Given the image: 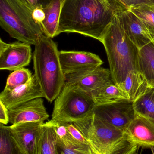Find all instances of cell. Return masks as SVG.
Returning <instances> with one entry per match:
<instances>
[{"label": "cell", "mask_w": 154, "mask_h": 154, "mask_svg": "<svg viewBox=\"0 0 154 154\" xmlns=\"http://www.w3.org/2000/svg\"><path fill=\"white\" fill-rule=\"evenodd\" d=\"M115 14L106 0H66L57 36L63 32L77 33L101 42Z\"/></svg>", "instance_id": "6da1fadb"}, {"label": "cell", "mask_w": 154, "mask_h": 154, "mask_svg": "<svg viewBox=\"0 0 154 154\" xmlns=\"http://www.w3.org/2000/svg\"><path fill=\"white\" fill-rule=\"evenodd\" d=\"M101 42L107 55L112 80L121 88L129 72L139 71V49L127 36L116 14Z\"/></svg>", "instance_id": "7a4b0ae2"}, {"label": "cell", "mask_w": 154, "mask_h": 154, "mask_svg": "<svg viewBox=\"0 0 154 154\" xmlns=\"http://www.w3.org/2000/svg\"><path fill=\"white\" fill-rule=\"evenodd\" d=\"M33 58L34 76L44 98L51 103L58 96L65 83L57 44L51 38L43 34L35 45Z\"/></svg>", "instance_id": "3957f363"}, {"label": "cell", "mask_w": 154, "mask_h": 154, "mask_svg": "<svg viewBox=\"0 0 154 154\" xmlns=\"http://www.w3.org/2000/svg\"><path fill=\"white\" fill-rule=\"evenodd\" d=\"M73 124L97 154H132L139 148L126 132L101 120L94 114Z\"/></svg>", "instance_id": "277c9868"}, {"label": "cell", "mask_w": 154, "mask_h": 154, "mask_svg": "<svg viewBox=\"0 0 154 154\" xmlns=\"http://www.w3.org/2000/svg\"><path fill=\"white\" fill-rule=\"evenodd\" d=\"M32 7L23 0H0V25L12 38L35 46L44 33L33 18Z\"/></svg>", "instance_id": "5b68a950"}, {"label": "cell", "mask_w": 154, "mask_h": 154, "mask_svg": "<svg viewBox=\"0 0 154 154\" xmlns=\"http://www.w3.org/2000/svg\"><path fill=\"white\" fill-rule=\"evenodd\" d=\"M96 105L91 93L65 83L54 101L51 120L58 123H75L93 116Z\"/></svg>", "instance_id": "8992f818"}, {"label": "cell", "mask_w": 154, "mask_h": 154, "mask_svg": "<svg viewBox=\"0 0 154 154\" xmlns=\"http://www.w3.org/2000/svg\"><path fill=\"white\" fill-rule=\"evenodd\" d=\"M43 122L20 123L7 126L10 137L21 154H40Z\"/></svg>", "instance_id": "52a82bcc"}, {"label": "cell", "mask_w": 154, "mask_h": 154, "mask_svg": "<svg viewBox=\"0 0 154 154\" xmlns=\"http://www.w3.org/2000/svg\"><path fill=\"white\" fill-rule=\"evenodd\" d=\"M93 113L101 120L125 132L137 115L134 102L129 100L96 105Z\"/></svg>", "instance_id": "ba28073f"}, {"label": "cell", "mask_w": 154, "mask_h": 154, "mask_svg": "<svg viewBox=\"0 0 154 154\" xmlns=\"http://www.w3.org/2000/svg\"><path fill=\"white\" fill-rule=\"evenodd\" d=\"M32 57L31 45L20 41L6 43L0 39V69L14 71L27 66Z\"/></svg>", "instance_id": "9c48e42d"}, {"label": "cell", "mask_w": 154, "mask_h": 154, "mask_svg": "<svg viewBox=\"0 0 154 154\" xmlns=\"http://www.w3.org/2000/svg\"><path fill=\"white\" fill-rule=\"evenodd\" d=\"M59 57L65 75L93 70L103 64L98 56L86 51H60Z\"/></svg>", "instance_id": "30bf717a"}, {"label": "cell", "mask_w": 154, "mask_h": 154, "mask_svg": "<svg viewBox=\"0 0 154 154\" xmlns=\"http://www.w3.org/2000/svg\"><path fill=\"white\" fill-rule=\"evenodd\" d=\"M65 77V83L74 85L90 93L102 86L114 82L110 69L101 67L90 71L66 75Z\"/></svg>", "instance_id": "8fae6325"}, {"label": "cell", "mask_w": 154, "mask_h": 154, "mask_svg": "<svg viewBox=\"0 0 154 154\" xmlns=\"http://www.w3.org/2000/svg\"><path fill=\"white\" fill-rule=\"evenodd\" d=\"M42 97L37 98L8 110L9 122L13 125L26 122H42L48 119Z\"/></svg>", "instance_id": "7c38bea8"}, {"label": "cell", "mask_w": 154, "mask_h": 154, "mask_svg": "<svg viewBox=\"0 0 154 154\" xmlns=\"http://www.w3.org/2000/svg\"><path fill=\"white\" fill-rule=\"evenodd\" d=\"M39 97H44V95L34 75L26 84L13 90H4L0 94V100L8 110Z\"/></svg>", "instance_id": "4fadbf2b"}, {"label": "cell", "mask_w": 154, "mask_h": 154, "mask_svg": "<svg viewBox=\"0 0 154 154\" xmlns=\"http://www.w3.org/2000/svg\"><path fill=\"white\" fill-rule=\"evenodd\" d=\"M116 14L125 33L139 49L153 42L145 25L132 11L128 10Z\"/></svg>", "instance_id": "5bb4252c"}, {"label": "cell", "mask_w": 154, "mask_h": 154, "mask_svg": "<svg viewBox=\"0 0 154 154\" xmlns=\"http://www.w3.org/2000/svg\"><path fill=\"white\" fill-rule=\"evenodd\" d=\"M126 132L139 148H154V124L147 119L137 114Z\"/></svg>", "instance_id": "9a60e30c"}, {"label": "cell", "mask_w": 154, "mask_h": 154, "mask_svg": "<svg viewBox=\"0 0 154 154\" xmlns=\"http://www.w3.org/2000/svg\"><path fill=\"white\" fill-rule=\"evenodd\" d=\"M66 0H52L43 7L45 18L41 24L43 33L49 38L57 36L60 16Z\"/></svg>", "instance_id": "2e32d148"}, {"label": "cell", "mask_w": 154, "mask_h": 154, "mask_svg": "<svg viewBox=\"0 0 154 154\" xmlns=\"http://www.w3.org/2000/svg\"><path fill=\"white\" fill-rule=\"evenodd\" d=\"M151 88L152 87L140 71L133 70L127 74L121 89L127 94L129 100L134 102Z\"/></svg>", "instance_id": "e0dca14e"}, {"label": "cell", "mask_w": 154, "mask_h": 154, "mask_svg": "<svg viewBox=\"0 0 154 154\" xmlns=\"http://www.w3.org/2000/svg\"><path fill=\"white\" fill-rule=\"evenodd\" d=\"M91 95L96 105L130 101L126 93L114 82L94 91L91 92Z\"/></svg>", "instance_id": "ac0fdd59"}, {"label": "cell", "mask_w": 154, "mask_h": 154, "mask_svg": "<svg viewBox=\"0 0 154 154\" xmlns=\"http://www.w3.org/2000/svg\"><path fill=\"white\" fill-rule=\"evenodd\" d=\"M139 71L146 79L151 87L154 88V43H148L139 49Z\"/></svg>", "instance_id": "d6986e66"}, {"label": "cell", "mask_w": 154, "mask_h": 154, "mask_svg": "<svg viewBox=\"0 0 154 154\" xmlns=\"http://www.w3.org/2000/svg\"><path fill=\"white\" fill-rule=\"evenodd\" d=\"M40 154H58V139L51 120L43 123Z\"/></svg>", "instance_id": "ffe728a7"}, {"label": "cell", "mask_w": 154, "mask_h": 154, "mask_svg": "<svg viewBox=\"0 0 154 154\" xmlns=\"http://www.w3.org/2000/svg\"><path fill=\"white\" fill-rule=\"evenodd\" d=\"M134 103L137 114L154 124V88H150Z\"/></svg>", "instance_id": "44dd1931"}, {"label": "cell", "mask_w": 154, "mask_h": 154, "mask_svg": "<svg viewBox=\"0 0 154 154\" xmlns=\"http://www.w3.org/2000/svg\"><path fill=\"white\" fill-rule=\"evenodd\" d=\"M129 10L143 22L154 43V5L146 4L138 5L132 6Z\"/></svg>", "instance_id": "7402d4cb"}, {"label": "cell", "mask_w": 154, "mask_h": 154, "mask_svg": "<svg viewBox=\"0 0 154 154\" xmlns=\"http://www.w3.org/2000/svg\"><path fill=\"white\" fill-rule=\"evenodd\" d=\"M32 74L28 69L22 68L11 73L7 79L4 90L11 91L26 84L32 77Z\"/></svg>", "instance_id": "603a6c76"}, {"label": "cell", "mask_w": 154, "mask_h": 154, "mask_svg": "<svg viewBox=\"0 0 154 154\" xmlns=\"http://www.w3.org/2000/svg\"><path fill=\"white\" fill-rule=\"evenodd\" d=\"M0 154H21L9 134L6 126L0 125Z\"/></svg>", "instance_id": "cb8c5ba5"}, {"label": "cell", "mask_w": 154, "mask_h": 154, "mask_svg": "<svg viewBox=\"0 0 154 154\" xmlns=\"http://www.w3.org/2000/svg\"><path fill=\"white\" fill-rule=\"evenodd\" d=\"M58 154H97L90 146H66L58 140Z\"/></svg>", "instance_id": "d4e9b609"}, {"label": "cell", "mask_w": 154, "mask_h": 154, "mask_svg": "<svg viewBox=\"0 0 154 154\" xmlns=\"http://www.w3.org/2000/svg\"><path fill=\"white\" fill-rule=\"evenodd\" d=\"M65 123L69 133L75 140L82 144L89 146H90L89 143H88L86 137L83 135L81 132L77 128V127L73 124V123Z\"/></svg>", "instance_id": "484cf974"}, {"label": "cell", "mask_w": 154, "mask_h": 154, "mask_svg": "<svg viewBox=\"0 0 154 154\" xmlns=\"http://www.w3.org/2000/svg\"><path fill=\"white\" fill-rule=\"evenodd\" d=\"M118 2L121 12L128 11L130 7L134 5L144 4L153 5L149 0H118Z\"/></svg>", "instance_id": "4316f807"}, {"label": "cell", "mask_w": 154, "mask_h": 154, "mask_svg": "<svg viewBox=\"0 0 154 154\" xmlns=\"http://www.w3.org/2000/svg\"><path fill=\"white\" fill-rule=\"evenodd\" d=\"M32 14L33 20L41 26V24L45 18V14L43 10V6L38 4L32 8Z\"/></svg>", "instance_id": "83f0119b"}, {"label": "cell", "mask_w": 154, "mask_h": 154, "mask_svg": "<svg viewBox=\"0 0 154 154\" xmlns=\"http://www.w3.org/2000/svg\"><path fill=\"white\" fill-rule=\"evenodd\" d=\"M9 122L8 109L0 100V123L6 125Z\"/></svg>", "instance_id": "f1b7e54d"}, {"label": "cell", "mask_w": 154, "mask_h": 154, "mask_svg": "<svg viewBox=\"0 0 154 154\" xmlns=\"http://www.w3.org/2000/svg\"><path fill=\"white\" fill-rule=\"evenodd\" d=\"M52 0H37L38 4L41 5L44 7L48 4Z\"/></svg>", "instance_id": "f546056e"}, {"label": "cell", "mask_w": 154, "mask_h": 154, "mask_svg": "<svg viewBox=\"0 0 154 154\" xmlns=\"http://www.w3.org/2000/svg\"><path fill=\"white\" fill-rule=\"evenodd\" d=\"M23 1L31 6H35L38 5L37 0H23Z\"/></svg>", "instance_id": "4dcf8cb0"}, {"label": "cell", "mask_w": 154, "mask_h": 154, "mask_svg": "<svg viewBox=\"0 0 154 154\" xmlns=\"http://www.w3.org/2000/svg\"><path fill=\"white\" fill-rule=\"evenodd\" d=\"M152 4L154 5V0H149Z\"/></svg>", "instance_id": "1f68e13d"}, {"label": "cell", "mask_w": 154, "mask_h": 154, "mask_svg": "<svg viewBox=\"0 0 154 154\" xmlns=\"http://www.w3.org/2000/svg\"><path fill=\"white\" fill-rule=\"evenodd\" d=\"M132 154H138L137 153V152H134V153H133Z\"/></svg>", "instance_id": "d6a6232c"}]
</instances>
